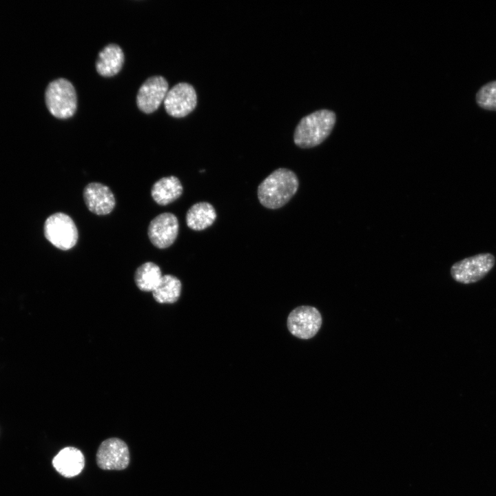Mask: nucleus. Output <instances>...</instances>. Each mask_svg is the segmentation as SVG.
<instances>
[{"label": "nucleus", "instance_id": "nucleus-1", "mask_svg": "<svg viewBox=\"0 0 496 496\" xmlns=\"http://www.w3.org/2000/svg\"><path fill=\"white\" fill-rule=\"evenodd\" d=\"M298 185V179L293 172L286 168H279L259 185L258 200L267 208H280L296 193Z\"/></svg>", "mask_w": 496, "mask_h": 496}, {"label": "nucleus", "instance_id": "nucleus-2", "mask_svg": "<svg viewBox=\"0 0 496 496\" xmlns=\"http://www.w3.org/2000/svg\"><path fill=\"white\" fill-rule=\"evenodd\" d=\"M335 123L334 112L328 110H318L303 117L294 132L295 144L302 148L320 144L330 134Z\"/></svg>", "mask_w": 496, "mask_h": 496}, {"label": "nucleus", "instance_id": "nucleus-3", "mask_svg": "<svg viewBox=\"0 0 496 496\" xmlns=\"http://www.w3.org/2000/svg\"><path fill=\"white\" fill-rule=\"evenodd\" d=\"M45 103L50 112L61 119L74 115L77 107V98L73 85L63 78L57 79L48 85Z\"/></svg>", "mask_w": 496, "mask_h": 496}, {"label": "nucleus", "instance_id": "nucleus-4", "mask_svg": "<svg viewBox=\"0 0 496 496\" xmlns=\"http://www.w3.org/2000/svg\"><path fill=\"white\" fill-rule=\"evenodd\" d=\"M46 239L61 250L72 249L78 240V229L73 220L67 214L57 212L50 216L44 224Z\"/></svg>", "mask_w": 496, "mask_h": 496}, {"label": "nucleus", "instance_id": "nucleus-5", "mask_svg": "<svg viewBox=\"0 0 496 496\" xmlns=\"http://www.w3.org/2000/svg\"><path fill=\"white\" fill-rule=\"evenodd\" d=\"M495 262V257L491 254H479L455 262L451 267V274L458 282L474 283L485 277Z\"/></svg>", "mask_w": 496, "mask_h": 496}, {"label": "nucleus", "instance_id": "nucleus-6", "mask_svg": "<svg viewBox=\"0 0 496 496\" xmlns=\"http://www.w3.org/2000/svg\"><path fill=\"white\" fill-rule=\"evenodd\" d=\"M97 466L105 471H121L130 462V453L127 444L118 437H110L103 440L96 453Z\"/></svg>", "mask_w": 496, "mask_h": 496}, {"label": "nucleus", "instance_id": "nucleus-7", "mask_svg": "<svg viewBox=\"0 0 496 496\" xmlns=\"http://www.w3.org/2000/svg\"><path fill=\"white\" fill-rule=\"evenodd\" d=\"M322 325V316L318 310L311 306H300L289 313L287 327L294 336L304 340L313 338Z\"/></svg>", "mask_w": 496, "mask_h": 496}, {"label": "nucleus", "instance_id": "nucleus-8", "mask_svg": "<svg viewBox=\"0 0 496 496\" xmlns=\"http://www.w3.org/2000/svg\"><path fill=\"white\" fill-rule=\"evenodd\" d=\"M163 102L168 114L176 118L184 117L195 108L196 93L190 84L179 83L167 91Z\"/></svg>", "mask_w": 496, "mask_h": 496}, {"label": "nucleus", "instance_id": "nucleus-9", "mask_svg": "<svg viewBox=\"0 0 496 496\" xmlns=\"http://www.w3.org/2000/svg\"><path fill=\"white\" fill-rule=\"evenodd\" d=\"M179 224L176 216L169 212L156 216L149 224L147 235L154 246L158 249L170 247L176 240Z\"/></svg>", "mask_w": 496, "mask_h": 496}, {"label": "nucleus", "instance_id": "nucleus-10", "mask_svg": "<svg viewBox=\"0 0 496 496\" xmlns=\"http://www.w3.org/2000/svg\"><path fill=\"white\" fill-rule=\"evenodd\" d=\"M168 91V83L161 76L148 78L140 87L136 104L142 112L149 114L156 111L164 101Z\"/></svg>", "mask_w": 496, "mask_h": 496}, {"label": "nucleus", "instance_id": "nucleus-11", "mask_svg": "<svg viewBox=\"0 0 496 496\" xmlns=\"http://www.w3.org/2000/svg\"><path fill=\"white\" fill-rule=\"evenodd\" d=\"M83 195L88 210L96 215H107L115 207L116 201L112 192L102 183H88L83 189Z\"/></svg>", "mask_w": 496, "mask_h": 496}, {"label": "nucleus", "instance_id": "nucleus-12", "mask_svg": "<svg viewBox=\"0 0 496 496\" xmlns=\"http://www.w3.org/2000/svg\"><path fill=\"white\" fill-rule=\"evenodd\" d=\"M52 466L62 476L70 478L80 474L85 466L83 453L74 446L62 448L53 458Z\"/></svg>", "mask_w": 496, "mask_h": 496}, {"label": "nucleus", "instance_id": "nucleus-13", "mask_svg": "<svg viewBox=\"0 0 496 496\" xmlns=\"http://www.w3.org/2000/svg\"><path fill=\"white\" fill-rule=\"evenodd\" d=\"M124 62V54L116 44L106 45L99 54L96 61L97 72L106 77L116 75L121 70Z\"/></svg>", "mask_w": 496, "mask_h": 496}, {"label": "nucleus", "instance_id": "nucleus-14", "mask_svg": "<svg viewBox=\"0 0 496 496\" xmlns=\"http://www.w3.org/2000/svg\"><path fill=\"white\" fill-rule=\"evenodd\" d=\"M182 193V184L174 176L159 179L152 185L151 189L152 198L160 205H167L175 201Z\"/></svg>", "mask_w": 496, "mask_h": 496}, {"label": "nucleus", "instance_id": "nucleus-15", "mask_svg": "<svg viewBox=\"0 0 496 496\" xmlns=\"http://www.w3.org/2000/svg\"><path fill=\"white\" fill-rule=\"evenodd\" d=\"M216 218L214 207L207 202L193 205L186 214V223L193 230L200 231L211 226Z\"/></svg>", "mask_w": 496, "mask_h": 496}, {"label": "nucleus", "instance_id": "nucleus-16", "mask_svg": "<svg viewBox=\"0 0 496 496\" xmlns=\"http://www.w3.org/2000/svg\"><path fill=\"white\" fill-rule=\"evenodd\" d=\"M162 277L160 267L152 262H147L136 269L134 281L140 290L152 292L159 285Z\"/></svg>", "mask_w": 496, "mask_h": 496}, {"label": "nucleus", "instance_id": "nucleus-17", "mask_svg": "<svg viewBox=\"0 0 496 496\" xmlns=\"http://www.w3.org/2000/svg\"><path fill=\"white\" fill-rule=\"evenodd\" d=\"M181 282L173 275H164L158 287L152 291L154 300L161 304L176 302L181 293Z\"/></svg>", "mask_w": 496, "mask_h": 496}, {"label": "nucleus", "instance_id": "nucleus-18", "mask_svg": "<svg viewBox=\"0 0 496 496\" xmlns=\"http://www.w3.org/2000/svg\"><path fill=\"white\" fill-rule=\"evenodd\" d=\"M479 106L488 110H496V81L482 86L476 94Z\"/></svg>", "mask_w": 496, "mask_h": 496}]
</instances>
